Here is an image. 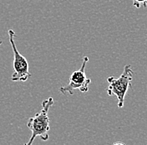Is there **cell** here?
<instances>
[{"label":"cell","instance_id":"obj_4","mask_svg":"<svg viewBox=\"0 0 147 145\" xmlns=\"http://www.w3.org/2000/svg\"><path fill=\"white\" fill-rule=\"evenodd\" d=\"M88 62L89 58L87 56H84L80 68L73 72L70 75L69 84L59 89V92L62 94L65 95L69 93V95H73L74 91L75 89H79L82 93H87L89 91V86L91 83V79L87 78L85 74V67Z\"/></svg>","mask_w":147,"mask_h":145},{"label":"cell","instance_id":"obj_7","mask_svg":"<svg viewBox=\"0 0 147 145\" xmlns=\"http://www.w3.org/2000/svg\"><path fill=\"white\" fill-rule=\"evenodd\" d=\"M3 44V42H2V40H0V46H1V44Z\"/></svg>","mask_w":147,"mask_h":145},{"label":"cell","instance_id":"obj_6","mask_svg":"<svg viewBox=\"0 0 147 145\" xmlns=\"http://www.w3.org/2000/svg\"><path fill=\"white\" fill-rule=\"evenodd\" d=\"M113 145H125V144L121 143V142H117V143H115Z\"/></svg>","mask_w":147,"mask_h":145},{"label":"cell","instance_id":"obj_3","mask_svg":"<svg viewBox=\"0 0 147 145\" xmlns=\"http://www.w3.org/2000/svg\"><path fill=\"white\" fill-rule=\"evenodd\" d=\"M16 33L13 29L9 30V42L13 52V69L14 72L12 74L11 80L13 82H26L32 76L29 72L28 62L24 56L18 52L14 43V37Z\"/></svg>","mask_w":147,"mask_h":145},{"label":"cell","instance_id":"obj_5","mask_svg":"<svg viewBox=\"0 0 147 145\" xmlns=\"http://www.w3.org/2000/svg\"><path fill=\"white\" fill-rule=\"evenodd\" d=\"M132 1H133V5L136 9H140L141 6H143L144 8L147 7V0H132Z\"/></svg>","mask_w":147,"mask_h":145},{"label":"cell","instance_id":"obj_2","mask_svg":"<svg viewBox=\"0 0 147 145\" xmlns=\"http://www.w3.org/2000/svg\"><path fill=\"white\" fill-rule=\"evenodd\" d=\"M135 72L131 68V65L127 64L124 67V71L118 79L114 76H110L107 79L109 85L106 89L108 95H115L118 99V107L122 109L124 107L125 97L129 88H131V82Z\"/></svg>","mask_w":147,"mask_h":145},{"label":"cell","instance_id":"obj_1","mask_svg":"<svg viewBox=\"0 0 147 145\" xmlns=\"http://www.w3.org/2000/svg\"><path fill=\"white\" fill-rule=\"evenodd\" d=\"M55 100L52 97L45 99L42 103V110L36 113L34 116L31 117L27 123L28 128L31 130L32 134L28 142L24 145H33V143L36 137H39L43 141L49 139V110L54 105Z\"/></svg>","mask_w":147,"mask_h":145}]
</instances>
